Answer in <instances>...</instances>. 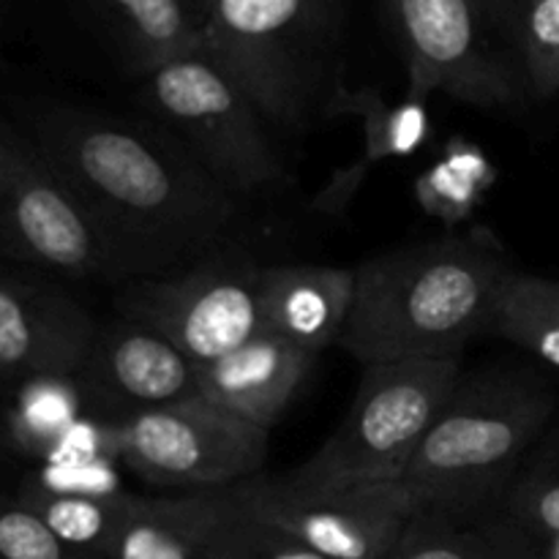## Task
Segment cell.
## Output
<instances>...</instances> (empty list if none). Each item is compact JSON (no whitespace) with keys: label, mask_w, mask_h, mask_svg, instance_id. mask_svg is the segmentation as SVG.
<instances>
[{"label":"cell","mask_w":559,"mask_h":559,"mask_svg":"<svg viewBox=\"0 0 559 559\" xmlns=\"http://www.w3.org/2000/svg\"><path fill=\"white\" fill-rule=\"evenodd\" d=\"M33 145L74 191L120 273L194 254L238 216L233 191L189 153L134 126L55 109L36 123Z\"/></svg>","instance_id":"1"},{"label":"cell","mask_w":559,"mask_h":559,"mask_svg":"<svg viewBox=\"0 0 559 559\" xmlns=\"http://www.w3.org/2000/svg\"><path fill=\"white\" fill-rule=\"evenodd\" d=\"M508 271L502 251L478 235L366 260L355 267L338 347L360 366L459 358L469 338L489 331Z\"/></svg>","instance_id":"2"},{"label":"cell","mask_w":559,"mask_h":559,"mask_svg":"<svg viewBox=\"0 0 559 559\" xmlns=\"http://www.w3.org/2000/svg\"><path fill=\"white\" fill-rule=\"evenodd\" d=\"M555 413L540 382L495 374L462 382L402 475L415 508L475 519L500 506Z\"/></svg>","instance_id":"3"},{"label":"cell","mask_w":559,"mask_h":559,"mask_svg":"<svg viewBox=\"0 0 559 559\" xmlns=\"http://www.w3.org/2000/svg\"><path fill=\"white\" fill-rule=\"evenodd\" d=\"M459 380V358L364 366L355 402L342 424L287 478L304 484H396Z\"/></svg>","instance_id":"4"},{"label":"cell","mask_w":559,"mask_h":559,"mask_svg":"<svg viewBox=\"0 0 559 559\" xmlns=\"http://www.w3.org/2000/svg\"><path fill=\"white\" fill-rule=\"evenodd\" d=\"M205 52L265 120L295 123L314 87L338 0H200Z\"/></svg>","instance_id":"5"},{"label":"cell","mask_w":559,"mask_h":559,"mask_svg":"<svg viewBox=\"0 0 559 559\" xmlns=\"http://www.w3.org/2000/svg\"><path fill=\"white\" fill-rule=\"evenodd\" d=\"M142 98L178 145L233 194H254L284 178L265 115L205 49L145 74Z\"/></svg>","instance_id":"6"},{"label":"cell","mask_w":559,"mask_h":559,"mask_svg":"<svg viewBox=\"0 0 559 559\" xmlns=\"http://www.w3.org/2000/svg\"><path fill=\"white\" fill-rule=\"evenodd\" d=\"M267 437V429L202 396L115 420L120 464L162 489L216 491L257 478Z\"/></svg>","instance_id":"7"},{"label":"cell","mask_w":559,"mask_h":559,"mask_svg":"<svg viewBox=\"0 0 559 559\" xmlns=\"http://www.w3.org/2000/svg\"><path fill=\"white\" fill-rule=\"evenodd\" d=\"M409 71V91L445 93L473 107H508L519 74L491 41L500 14L489 0H380Z\"/></svg>","instance_id":"8"},{"label":"cell","mask_w":559,"mask_h":559,"mask_svg":"<svg viewBox=\"0 0 559 559\" xmlns=\"http://www.w3.org/2000/svg\"><path fill=\"white\" fill-rule=\"evenodd\" d=\"M249 516L293 535L328 559H388L418 513L396 484H304L257 478L233 486Z\"/></svg>","instance_id":"9"},{"label":"cell","mask_w":559,"mask_h":559,"mask_svg":"<svg viewBox=\"0 0 559 559\" xmlns=\"http://www.w3.org/2000/svg\"><path fill=\"white\" fill-rule=\"evenodd\" d=\"M0 249L69 276H120L96 224L41 151L0 123Z\"/></svg>","instance_id":"10"},{"label":"cell","mask_w":559,"mask_h":559,"mask_svg":"<svg viewBox=\"0 0 559 559\" xmlns=\"http://www.w3.org/2000/svg\"><path fill=\"white\" fill-rule=\"evenodd\" d=\"M123 311L162 333L197 366L213 364L265 331L262 267L249 260L202 262L131 287Z\"/></svg>","instance_id":"11"},{"label":"cell","mask_w":559,"mask_h":559,"mask_svg":"<svg viewBox=\"0 0 559 559\" xmlns=\"http://www.w3.org/2000/svg\"><path fill=\"white\" fill-rule=\"evenodd\" d=\"M87 407L109 420L200 396V366L173 342L126 317L96 333L80 374Z\"/></svg>","instance_id":"12"},{"label":"cell","mask_w":559,"mask_h":559,"mask_svg":"<svg viewBox=\"0 0 559 559\" xmlns=\"http://www.w3.org/2000/svg\"><path fill=\"white\" fill-rule=\"evenodd\" d=\"M98 328L55 289L0 278V377H71L87 364Z\"/></svg>","instance_id":"13"},{"label":"cell","mask_w":559,"mask_h":559,"mask_svg":"<svg viewBox=\"0 0 559 559\" xmlns=\"http://www.w3.org/2000/svg\"><path fill=\"white\" fill-rule=\"evenodd\" d=\"M317 355L276 333H257L243 347L200 366V396L271 431L309 377Z\"/></svg>","instance_id":"14"},{"label":"cell","mask_w":559,"mask_h":559,"mask_svg":"<svg viewBox=\"0 0 559 559\" xmlns=\"http://www.w3.org/2000/svg\"><path fill=\"white\" fill-rule=\"evenodd\" d=\"M355 271L328 265L262 267V328L320 355L338 344L353 304Z\"/></svg>","instance_id":"15"},{"label":"cell","mask_w":559,"mask_h":559,"mask_svg":"<svg viewBox=\"0 0 559 559\" xmlns=\"http://www.w3.org/2000/svg\"><path fill=\"white\" fill-rule=\"evenodd\" d=\"M233 506V489L134 497L115 538L112 559H205Z\"/></svg>","instance_id":"16"},{"label":"cell","mask_w":559,"mask_h":559,"mask_svg":"<svg viewBox=\"0 0 559 559\" xmlns=\"http://www.w3.org/2000/svg\"><path fill=\"white\" fill-rule=\"evenodd\" d=\"M136 74L205 49L200 0H91Z\"/></svg>","instance_id":"17"},{"label":"cell","mask_w":559,"mask_h":559,"mask_svg":"<svg viewBox=\"0 0 559 559\" xmlns=\"http://www.w3.org/2000/svg\"><path fill=\"white\" fill-rule=\"evenodd\" d=\"M489 331L559 369V282L508 271L491 306Z\"/></svg>","instance_id":"18"},{"label":"cell","mask_w":559,"mask_h":559,"mask_svg":"<svg viewBox=\"0 0 559 559\" xmlns=\"http://www.w3.org/2000/svg\"><path fill=\"white\" fill-rule=\"evenodd\" d=\"M87 409L85 388L80 377H33L22 382L16 402L9 413V437L27 456L41 462L60 437L82 418Z\"/></svg>","instance_id":"19"},{"label":"cell","mask_w":559,"mask_h":559,"mask_svg":"<svg viewBox=\"0 0 559 559\" xmlns=\"http://www.w3.org/2000/svg\"><path fill=\"white\" fill-rule=\"evenodd\" d=\"M20 500L41 516V522L80 555L91 551H112L118 530L129 513L134 497H87L44 491L22 484Z\"/></svg>","instance_id":"20"},{"label":"cell","mask_w":559,"mask_h":559,"mask_svg":"<svg viewBox=\"0 0 559 559\" xmlns=\"http://www.w3.org/2000/svg\"><path fill=\"white\" fill-rule=\"evenodd\" d=\"M506 519L533 540L559 538V453L519 469L502 497Z\"/></svg>","instance_id":"21"},{"label":"cell","mask_w":559,"mask_h":559,"mask_svg":"<svg viewBox=\"0 0 559 559\" xmlns=\"http://www.w3.org/2000/svg\"><path fill=\"white\" fill-rule=\"evenodd\" d=\"M205 559H328L295 540L293 535L249 516L235 502L213 533Z\"/></svg>","instance_id":"22"},{"label":"cell","mask_w":559,"mask_h":559,"mask_svg":"<svg viewBox=\"0 0 559 559\" xmlns=\"http://www.w3.org/2000/svg\"><path fill=\"white\" fill-rule=\"evenodd\" d=\"M519 49L527 85L546 98L559 91V0H522Z\"/></svg>","instance_id":"23"},{"label":"cell","mask_w":559,"mask_h":559,"mask_svg":"<svg viewBox=\"0 0 559 559\" xmlns=\"http://www.w3.org/2000/svg\"><path fill=\"white\" fill-rule=\"evenodd\" d=\"M0 559H85L66 546L20 497L0 495Z\"/></svg>","instance_id":"24"},{"label":"cell","mask_w":559,"mask_h":559,"mask_svg":"<svg viewBox=\"0 0 559 559\" xmlns=\"http://www.w3.org/2000/svg\"><path fill=\"white\" fill-rule=\"evenodd\" d=\"M484 540H469L459 519L418 511L388 559H484Z\"/></svg>","instance_id":"25"},{"label":"cell","mask_w":559,"mask_h":559,"mask_svg":"<svg viewBox=\"0 0 559 559\" xmlns=\"http://www.w3.org/2000/svg\"><path fill=\"white\" fill-rule=\"evenodd\" d=\"M115 459L85 464H41L25 484L44 491H63V495H87V497H123L120 475Z\"/></svg>","instance_id":"26"},{"label":"cell","mask_w":559,"mask_h":559,"mask_svg":"<svg viewBox=\"0 0 559 559\" xmlns=\"http://www.w3.org/2000/svg\"><path fill=\"white\" fill-rule=\"evenodd\" d=\"M489 3H491V9H495L497 14H500V20H502V16L511 14L513 5H519L516 0H489ZM519 9H522V5H519Z\"/></svg>","instance_id":"27"},{"label":"cell","mask_w":559,"mask_h":559,"mask_svg":"<svg viewBox=\"0 0 559 559\" xmlns=\"http://www.w3.org/2000/svg\"><path fill=\"white\" fill-rule=\"evenodd\" d=\"M540 544H549V559H559V538L540 540Z\"/></svg>","instance_id":"28"},{"label":"cell","mask_w":559,"mask_h":559,"mask_svg":"<svg viewBox=\"0 0 559 559\" xmlns=\"http://www.w3.org/2000/svg\"><path fill=\"white\" fill-rule=\"evenodd\" d=\"M0 27H3V5H0Z\"/></svg>","instance_id":"29"},{"label":"cell","mask_w":559,"mask_h":559,"mask_svg":"<svg viewBox=\"0 0 559 559\" xmlns=\"http://www.w3.org/2000/svg\"><path fill=\"white\" fill-rule=\"evenodd\" d=\"M516 3H519V5H522V0H516Z\"/></svg>","instance_id":"30"}]
</instances>
